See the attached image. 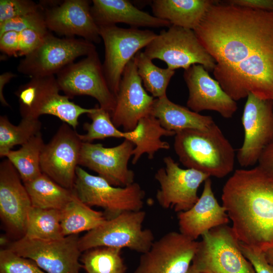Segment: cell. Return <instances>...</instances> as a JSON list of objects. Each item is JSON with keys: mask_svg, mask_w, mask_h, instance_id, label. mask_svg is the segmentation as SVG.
<instances>
[{"mask_svg": "<svg viewBox=\"0 0 273 273\" xmlns=\"http://www.w3.org/2000/svg\"><path fill=\"white\" fill-rule=\"evenodd\" d=\"M144 53L152 60L165 62L167 68L186 70L192 65H202L213 71L216 61L202 45L194 31L171 25L161 31L146 46Z\"/></svg>", "mask_w": 273, "mask_h": 273, "instance_id": "cell-8", "label": "cell"}, {"mask_svg": "<svg viewBox=\"0 0 273 273\" xmlns=\"http://www.w3.org/2000/svg\"><path fill=\"white\" fill-rule=\"evenodd\" d=\"M198 244L180 232L167 233L142 254L134 273H186Z\"/></svg>", "mask_w": 273, "mask_h": 273, "instance_id": "cell-16", "label": "cell"}, {"mask_svg": "<svg viewBox=\"0 0 273 273\" xmlns=\"http://www.w3.org/2000/svg\"><path fill=\"white\" fill-rule=\"evenodd\" d=\"M82 143L75 130L63 122L43 148L42 172L59 185L73 190Z\"/></svg>", "mask_w": 273, "mask_h": 273, "instance_id": "cell-14", "label": "cell"}, {"mask_svg": "<svg viewBox=\"0 0 273 273\" xmlns=\"http://www.w3.org/2000/svg\"><path fill=\"white\" fill-rule=\"evenodd\" d=\"M134 61L146 90L156 98L166 96L167 87L175 70L157 66L144 52L140 51L135 55Z\"/></svg>", "mask_w": 273, "mask_h": 273, "instance_id": "cell-34", "label": "cell"}, {"mask_svg": "<svg viewBox=\"0 0 273 273\" xmlns=\"http://www.w3.org/2000/svg\"><path fill=\"white\" fill-rule=\"evenodd\" d=\"M61 210L32 207L28 214L23 237L31 239L53 240L64 236L61 225Z\"/></svg>", "mask_w": 273, "mask_h": 273, "instance_id": "cell-30", "label": "cell"}, {"mask_svg": "<svg viewBox=\"0 0 273 273\" xmlns=\"http://www.w3.org/2000/svg\"><path fill=\"white\" fill-rule=\"evenodd\" d=\"M134 148L126 139L113 147L82 142L78 165L95 171L113 186L126 187L134 183V172L128 167Z\"/></svg>", "mask_w": 273, "mask_h": 273, "instance_id": "cell-17", "label": "cell"}, {"mask_svg": "<svg viewBox=\"0 0 273 273\" xmlns=\"http://www.w3.org/2000/svg\"><path fill=\"white\" fill-rule=\"evenodd\" d=\"M229 4L242 7L273 12V0H231Z\"/></svg>", "mask_w": 273, "mask_h": 273, "instance_id": "cell-41", "label": "cell"}, {"mask_svg": "<svg viewBox=\"0 0 273 273\" xmlns=\"http://www.w3.org/2000/svg\"><path fill=\"white\" fill-rule=\"evenodd\" d=\"M20 176L11 162L0 164V217L7 233L15 240L25 236L31 202Z\"/></svg>", "mask_w": 273, "mask_h": 273, "instance_id": "cell-18", "label": "cell"}, {"mask_svg": "<svg viewBox=\"0 0 273 273\" xmlns=\"http://www.w3.org/2000/svg\"><path fill=\"white\" fill-rule=\"evenodd\" d=\"M186 273H199V272H198L197 270H196L193 268V267L192 265H191L189 269V270H188V271Z\"/></svg>", "mask_w": 273, "mask_h": 273, "instance_id": "cell-45", "label": "cell"}, {"mask_svg": "<svg viewBox=\"0 0 273 273\" xmlns=\"http://www.w3.org/2000/svg\"><path fill=\"white\" fill-rule=\"evenodd\" d=\"M56 77L60 90L70 99L89 96L97 100L100 107L110 113L113 111L116 97L108 84L97 50L67 66Z\"/></svg>", "mask_w": 273, "mask_h": 273, "instance_id": "cell-12", "label": "cell"}, {"mask_svg": "<svg viewBox=\"0 0 273 273\" xmlns=\"http://www.w3.org/2000/svg\"><path fill=\"white\" fill-rule=\"evenodd\" d=\"M99 27L105 47L103 71L108 84L116 97L126 66L157 34L150 30L134 27L123 28L116 25Z\"/></svg>", "mask_w": 273, "mask_h": 273, "instance_id": "cell-10", "label": "cell"}, {"mask_svg": "<svg viewBox=\"0 0 273 273\" xmlns=\"http://www.w3.org/2000/svg\"><path fill=\"white\" fill-rule=\"evenodd\" d=\"M257 163L262 170L273 177V141L263 150Z\"/></svg>", "mask_w": 273, "mask_h": 273, "instance_id": "cell-42", "label": "cell"}, {"mask_svg": "<svg viewBox=\"0 0 273 273\" xmlns=\"http://www.w3.org/2000/svg\"><path fill=\"white\" fill-rule=\"evenodd\" d=\"M184 78L189 90L188 108L197 113L204 110L215 111L225 118L233 117L238 109L236 101L202 65H193L185 70Z\"/></svg>", "mask_w": 273, "mask_h": 273, "instance_id": "cell-21", "label": "cell"}, {"mask_svg": "<svg viewBox=\"0 0 273 273\" xmlns=\"http://www.w3.org/2000/svg\"><path fill=\"white\" fill-rule=\"evenodd\" d=\"M174 149L184 166L210 177L223 178L233 171L235 151L216 124L208 129L176 132Z\"/></svg>", "mask_w": 273, "mask_h": 273, "instance_id": "cell-3", "label": "cell"}, {"mask_svg": "<svg viewBox=\"0 0 273 273\" xmlns=\"http://www.w3.org/2000/svg\"><path fill=\"white\" fill-rule=\"evenodd\" d=\"M79 239L78 235L53 240L23 237L10 243L7 248L32 260L47 273H80Z\"/></svg>", "mask_w": 273, "mask_h": 273, "instance_id": "cell-11", "label": "cell"}, {"mask_svg": "<svg viewBox=\"0 0 273 273\" xmlns=\"http://www.w3.org/2000/svg\"><path fill=\"white\" fill-rule=\"evenodd\" d=\"M221 200L238 240L264 252L273 247V177L258 166L236 169Z\"/></svg>", "mask_w": 273, "mask_h": 273, "instance_id": "cell-2", "label": "cell"}, {"mask_svg": "<svg viewBox=\"0 0 273 273\" xmlns=\"http://www.w3.org/2000/svg\"><path fill=\"white\" fill-rule=\"evenodd\" d=\"M49 32L27 29L18 32V56L25 57L41 43L46 35Z\"/></svg>", "mask_w": 273, "mask_h": 273, "instance_id": "cell-38", "label": "cell"}, {"mask_svg": "<svg viewBox=\"0 0 273 273\" xmlns=\"http://www.w3.org/2000/svg\"><path fill=\"white\" fill-rule=\"evenodd\" d=\"M177 218L179 232L194 240L213 228L227 224L229 217L214 196L210 177L204 181L197 202L190 209L179 212Z\"/></svg>", "mask_w": 273, "mask_h": 273, "instance_id": "cell-22", "label": "cell"}, {"mask_svg": "<svg viewBox=\"0 0 273 273\" xmlns=\"http://www.w3.org/2000/svg\"><path fill=\"white\" fill-rule=\"evenodd\" d=\"M240 247L256 273H273V265L266 260L264 252L255 251L241 242Z\"/></svg>", "mask_w": 273, "mask_h": 273, "instance_id": "cell-39", "label": "cell"}, {"mask_svg": "<svg viewBox=\"0 0 273 273\" xmlns=\"http://www.w3.org/2000/svg\"><path fill=\"white\" fill-rule=\"evenodd\" d=\"M194 31L232 99L252 94L273 101V12L215 2Z\"/></svg>", "mask_w": 273, "mask_h": 273, "instance_id": "cell-1", "label": "cell"}, {"mask_svg": "<svg viewBox=\"0 0 273 273\" xmlns=\"http://www.w3.org/2000/svg\"><path fill=\"white\" fill-rule=\"evenodd\" d=\"M242 123L244 140L238 150L237 159L241 166L247 167L257 163L263 150L273 141V101L249 94Z\"/></svg>", "mask_w": 273, "mask_h": 273, "instance_id": "cell-15", "label": "cell"}, {"mask_svg": "<svg viewBox=\"0 0 273 273\" xmlns=\"http://www.w3.org/2000/svg\"><path fill=\"white\" fill-rule=\"evenodd\" d=\"M266 260L273 265V247L264 252Z\"/></svg>", "mask_w": 273, "mask_h": 273, "instance_id": "cell-44", "label": "cell"}, {"mask_svg": "<svg viewBox=\"0 0 273 273\" xmlns=\"http://www.w3.org/2000/svg\"><path fill=\"white\" fill-rule=\"evenodd\" d=\"M198 242L191 265L199 273H256L240 242L227 224L213 228Z\"/></svg>", "mask_w": 273, "mask_h": 273, "instance_id": "cell-5", "label": "cell"}, {"mask_svg": "<svg viewBox=\"0 0 273 273\" xmlns=\"http://www.w3.org/2000/svg\"><path fill=\"white\" fill-rule=\"evenodd\" d=\"M27 29L41 32L49 31L46 23L44 8L43 7L36 11L0 23V35L9 31L19 32Z\"/></svg>", "mask_w": 273, "mask_h": 273, "instance_id": "cell-35", "label": "cell"}, {"mask_svg": "<svg viewBox=\"0 0 273 273\" xmlns=\"http://www.w3.org/2000/svg\"><path fill=\"white\" fill-rule=\"evenodd\" d=\"M39 119L22 118L18 125L13 124L6 115L0 116V156L5 155L17 145H23L40 132Z\"/></svg>", "mask_w": 273, "mask_h": 273, "instance_id": "cell-32", "label": "cell"}, {"mask_svg": "<svg viewBox=\"0 0 273 273\" xmlns=\"http://www.w3.org/2000/svg\"><path fill=\"white\" fill-rule=\"evenodd\" d=\"M145 211H126L107 219L96 228L80 238L78 244L81 252L99 247L129 249L143 254L154 241L152 231L144 229Z\"/></svg>", "mask_w": 273, "mask_h": 273, "instance_id": "cell-6", "label": "cell"}, {"mask_svg": "<svg viewBox=\"0 0 273 273\" xmlns=\"http://www.w3.org/2000/svg\"><path fill=\"white\" fill-rule=\"evenodd\" d=\"M121 249L99 247L84 252L80 261L86 273H125Z\"/></svg>", "mask_w": 273, "mask_h": 273, "instance_id": "cell-33", "label": "cell"}, {"mask_svg": "<svg viewBox=\"0 0 273 273\" xmlns=\"http://www.w3.org/2000/svg\"><path fill=\"white\" fill-rule=\"evenodd\" d=\"M45 144L40 132L31 138L17 150H10L5 156L18 172L23 183L42 174L40 156Z\"/></svg>", "mask_w": 273, "mask_h": 273, "instance_id": "cell-29", "label": "cell"}, {"mask_svg": "<svg viewBox=\"0 0 273 273\" xmlns=\"http://www.w3.org/2000/svg\"><path fill=\"white\" fill-rule=\"evenodd\" d=\"M87 115L92 119V122H85L83 125V128L86 133L79 134L82 142L92 143L96 140L107 138H123L132 142L138 136L135 128L128 132L119 130L113 123L110 112L98 105Z\"/></svg>", "mask_w": 273, "mask_h": 273, "instance_id": "cell-31", "label": "cell"}, {"mask_svg": "<svg viewBox=\"0 0 273 273\" xmlns=\"http://www.w3.org/2000/svg\"><path fill=\"white\" fill-rule=\"evenodd\" d=\"M151 114L163 127L176 133L186 129H208L216 124L210 116L201 115L175 104L166 95L154 100Z\"/></svg>", "mask_w": 273, "mask_h": 273, "instance_id": "cell-24", "label": "cell"}, {"mask_svg": "<svg viewBox=\"0 0 273 273\" xmlns=\"http://www.w3.org/2000/svg\"><path fill=\"white\" fill-rule=\"evenodd\" d=\"M61 225L65 237L90 231L107 219L104 213L93 209L74 192L70 201L61 210Z\"/></svg>", "mask_w": 273, "mask_h": 273, "instance_id": "cell-27", "label": "cell"}, {"mask_svg": "<svg viewBox=\"0 0 273 273\" xmlns=\"http://www.w3.org/2000/svg\"><path fill=\"white\" fill-rule=\"evenodd\" d=\"M40 4L29 0H1L0 23L42 8Z\"/></svg>", "mask_w": 273, "mask_h": 273, "instance_id": "cell-37", "label": "cell"}, {"mask_svg": "<svg viewBox=\"0 0 273 273\" xmlns=\"http://www.w3.org/2000/svg\"><path fill=\"white\" fill-rule=\"evenodd\" d=\"M15 76L16 74L9 72H5L0 75V101L4 106H9V104L4 96V88L5 85Z\"/></svg>", "mask_w": 273, "mask_h": 273, "instance_id": "cell-43", "label": "cell"}, {"mask_svg": "<svg viewBox=\"0 0 273 273\" xmlns=\"http://www.w3.org/2000/svg\"><path fill=\"white\" fill-rule=\"evenodd\" d=\"M135 129L138 136L132 141L134 145L132 151V163L135 164L141 156L146 154L149 159H153L160 150H168L169 143L161 140L162 136H172L174 131H169L162 126L159 120L149 114L139 121Z\"/></svg>", "mask_w": 273, "mask_h": 273, "instance_id": "cell-26", "label": "cell"}, {"mask_svg": "<svg viewBox=\"0 0 273 273\" xmlns=\"http://www.w3.org/2000/svg\"><path fill=\"white\" fill-rule=\"evenodd\" d=\"M73 191L88 206L103 208L107 219L126 211L141 210L145 191L133 183L124 187H115L99 175L88 173L78 166Z\"/></svg>", "mask_w": 273, "mask_h": 273, "instance_id": "cell-7", "label": "cell"}, {"mask_svg": "<svg viewBox=\"0 0 273 273\" xmlns=\"http://www.w3.org/2000/svg\"><path fill=\"white\" fill-rule=\"evenodd\" d=\"M0 50L8 56H18V32L7 31L0 35Z\"/></svg>", "mask_w": 273, "mask_h": 273, "instance_id": "cell-40", "label": "cell"}, {"mask_svg": "<svg viewBox=\"0 0 273 273\" xmlns=\"http://www.w3.org/2000/svg\"><path fill=\"white\" fill-rule=\"evenodd\" d=\"M142 85L134 57L126 66L116 96V103L111 113V120L116 127L124 131L133 130L140 120L151 114L154 101Z\"/></svg>", "mask_w": 273, "mask_h": 273, "instance_id": "cell-19", "label": "cell"}, {"mask_svg": "<svg viewBox=\"0 0 273 273\" xmlns=\"http://www.w3.org/2000/svg\"><path fill=\"white\" fill-rule=\"evenodd\" d=\"M32 206L41 209L62 210L71 199L73 190L59 185L45 174L23 183Z\"/></svg>", "mask_w": 273, "mask_h": 273, "instance_id": "cell-28", "label": "cell"}, {"mask_svg": "<svg viewBox=\"0 0 273 273\" xmlns=\"http://www.w3.org/2000/svg\"><path fill=\"white\" fill-rule=\"evenodd\" d=\"M95 51L94 43L88 40L59 38L49 32L39 46L19 62L17 70L31 78L55 75L76 58Z\"/></svg>", "mask_w": 273, "mask_h": 273, "instance_id": "cell-9", "label": "cell"}, {"mask_svg": "<svg viewBox=\"0 0 273 273\" xmlns=\"http://www.w3.org/2000/svg\"><path fill=\"white\" fill-rule=\"evenodd\" d=\"M92 3L91 14L99 27L116 25L118 23L138 28L171 26L168 21L139 9L127 0H93Z\"/></svg>", "mask_w": 273, "mask_h": 273, "instance_id": "cell-23", "label": "cell"}, {"mask_svg": "<svg viewBox=\"0 0 273 273\" xmlns=\"http://www.w3.org/2000/svg\"><path fill=\"white\" fill-rule=\"evenodd\" d=\"M60 89L55 75L31 78L16 90L22 118L38 119L43 114L55 116L75 129L78 118L93 108H84L70 101Z\"/></svg>", "mask_w": 273, "mask_h": 273, "instance_id": "cell-4", "label": "cell"}, {"mask_svg": "<svg viewBox=\"0 0 273 273\" xmlns=\"http://www.w3.org/2000/svg\"><path fill=\"white\" fill-rule=\"evenodd\" d=\"M163 162L165 167L155 174L160 186L156 193L158 203L178 213L190 209L199 199L200 186L210 177L194 169L180 168L170 156L164 157Z\"/></svg>", "mask_w": 273, "mask_h": 273, "instance_id": "cell-13", "label": "cell"}, {"mask_svg": "<svg viewBox=\"0 0 273 273\" xmlns=\"http://www.w3.org/2000/svg\"><path fill=\"white\" fill-rule=\"evenodd\" d=\"M0 273H47L32 260L6 248L0 251Z\"/></svg>", "mask_w": 273, "mask_h": 273, "instance_id": "cell-36", "label": "cell"}, {"mask_svg": "<svg viewBox=\"0 0 273 273\" xmlns=\"http://www.w3.org/2000/svg\"><path fill=\"white\" fill-rule=\"evenodd\" d=\"M90 7L88 1L65 0L44 8L48 29L67 37L79 36L93 43H100L99 27Z\"/></svg>", "mask_w": 273, "mask_h": 273, "instance_id": "cell-20", "label": "cell"}, {"mask_svg": "<svg viewBox=\"0 0 273 273\" xmlns=\"http://www.w3.org/2000/svg\"><path fill=\"white\" fill-rule=\"evenodd\" d=\"M215 2L211 0H154L152 2L151 8L155 17L168 21L171 25L194 30Z\"/></svg>", "mask_w": 273, "mask_h": 273, "instance_id": "cell-25", "label": "cell"}]
</instances>
